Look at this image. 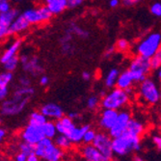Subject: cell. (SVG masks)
<instances>
[{"label": "cell", "instance_id": "cell-50", "mask_svg": "<svg viewBox=\"0 0 161 161\" xmlns=\"http://www.w3.org/2000/svg\"><path fill=\"white\" fill-rule=\"evenodd\" d=\"M26 161H41V159L35 153H33V154H30V155L27 156Z\"/></svg>", "mask_w": 161, "mask_h": 161}, {"label": "cell", "instance_id": "cell-26", "mask_svg": "<svg viewBox=\"0 0 161 161\" xmlns=\"http://www.w3.org/2000/svg\"><path fill=\"white\" fill-rule=\"evenodd\" d=\"M120 75V71L118 69L112 68L108 70L107 75L104 78V85L107 89H113L116 87V82L118 79V76Z\"/></svg>", "mask_w": 161, "mask_h": 161}, {"label": "cell", "instance_id": "cell-34", "mask_svg": "<svg viewBox=\"0 0 161 161\" xmlns=\"http://www.w3.org/2000/svg\"><path fill=\"white\" fill-rule=\"evenodd\" d=\"M97 135V131L93 128H89L86 132L84 133L83 135V139H82V142L84 143V145H89V144H92L95 137Z\"/></svg>", "mask_w": 161, "mask_h": 161}, {"label": "cell", "instance_id": "cell-40", "mask_svg": "<svg viewBox=\"0 0 161 161\" xmlns=\"http://www.w3.org/2000/svg\"><path fill=\"white\" fill-rule=\"evenodd\" d=\"M68 2V9H75L79 6H81L85 0H67Z\"/></svg>", "mask_w": 161, "mask_h": 161}, {"label": "cell", "instance_id": "cell-19", "mask_svg": "<svg viewBox=\"0 0 161 161\" xmlns=\"http://www.w3.org/2000/svg\"><path fill=\"white\" fill-rule=\"evenodd\" d=\"M29 27H30V24L28 23V21L23 18V16L20 13L19 16L11 24L9 28V36L12 37V36L22 34L28 30Z\"/></svg>", "mask_w": 161, "mask_h": 161}, {"label": "cell", "instance_id": "cell-36", "mask_svg": "<svg viewBox=\"0 0 161 161\" xmlns=\"http://www.w3.org/2000/svg\"><path fill=\"white\" fill-rule=\"evenodd\" d=\"M115 48H116V50H119L121 52H125L129 48V42H128L127 40H125L124 38L119 39L118 41L116 42Z\"/></svg>", "mask_w": 161, "mask_h": 161}, {"label": "cell", "instance_id": "cell-44", "mask_svg": "<svg viewBox=\"0 0 161 161\" xmlns=\"http://www.w3.org/2000/svg\"><path fill=\"white\" fill-rule=\"evenodd\" d=\"M39 83H40V85L42 86V87L47 86L48 83H49V78H48V76H47V75H42L40 77V79H39Z\"/></svg>", "mask_w": 161, "mask_h": 161}, {"label": "cell", "instance_id": "cell-43", "mask_svg": "<svg viewBox=\"0 0 161 161\" xmlns=\"http://www.w3.org/2000/svg\"><path fill=\"white\" fill-rule=\"evenodd\" d=\"M142 1L143 0H122V4L125 7H130V6L136 5Z\"/></svg>", "mask_w": 161, "mask_h": 161}, {"label": "cell", "instance_id": "cell-46", "mask_svg": "<svg viewBox=\"0 0 161 161\" xmlns=\"http://www.w3.org/2000/svg\"><path fill=\"white\" fill-rule=\"evenodd\" d=\"M26 159H27V156L20 152L19 153H17V155L14 156V160L16 161H26Z\"/></svg>", "mask_w": 161, "mask_h": 161}, {"label": "cell", "instance_id": "cell-24", "mask_svg": "<svg viewBox=\"0 0 161 161\" xmlns=\"http://www.w3.org/2000/svg\"><path fill=\"white\" fill-rule=\"evenodd\" d=\"M133 83L134 82L129 74V71L125 70L119 75L118 79H117V82H116V88L125 91V90L128 89V88H132Z\"/></svg>", "mask_w": 161, "mask_h": 161}, {"label": "cell", "instance_id": "cell-8", "mask_svg": "<svg viewBox=\"0 0 161 161\" xmlns=\"http://www.w3.org/2000/svg\"><path fill=\"white\" fill-rule=\"evenodd\" d=\"M19 65H21L22 70L25 74L34 77L42 75L43 67L41 63L40 58L37 55L22 53L19 55Z\"/></svg>", "mask_w": 161, "mask_h": 161}, {"label": "cell", "instance_id": "cell-7", "mask_svg": "<svg viewBox=\"0 0 161 161\" xmlns=\"http://www.w3.org/2000/svg\"><path fill=\"white\" fill-rule=\"evenodd\" d=\"M134 83H140L151 74L150 59L140 55H136L130 61L128 69Z\"/></svg>", "mask_w": 161, "mask_h": 161}, {"label": "cell", "instance_id": "cell-3", "mask_svg": "<svg viewBox=\"0 0 161 161\" xmlns=\"http://www.w3.org/2000/svg\"><path fill=\"white\" fill-rule=\"evenodd\" d=\"M34 153L45 161H62L64 151L55 146L52 139L43 138L34 147Z\"/></svg>", "mask_w": 161, "mask_h": 161}, {"label": "cell", "instance_id": "cell-10", "mask_svg": "<svg viewBox=\"0 0 161 161\" xmlns=\"http://www.w3.org/2000/svg\"><path fill=\"white\" fill-rule=\"evenodd\" d=\"M94 147L102 154L108 158L109 160H112L114 155L112 152V139L106 133L105 131H99L97 132V135L92 143Z\"/></svg>", "mask_w": 161, "mask_h": 161}, {"label": "cell", "instance_id": "cell-33", "mask_svg": "<svg viewBox=\"0 0 161 161\" xmlns=\"http://www.w3.org/2000/svg\"><path fill=\"white\" fill-rule=\"evenodd\" d=\"M150 65L152 70H155L161 67V49L150 58Z\"/></svg>", "mask_w": 161, "mask_h": 161}, {"label": "cell", "instance_id": "cell-32", "mask_svg": "<svg viewBox=\"0 0 161 161\" xmlns=\"http://www.w3.org/2000/svg\"><path fill=\"white\" fill-rule=\"evenodd\" d=\"M86 105H87V108L89 109V110L95 111L100 105V98L97 96H96V95L90 96L89 97H88V99H87Z\"/></svg>", "mask_w": 161, "mask_h": 161}, {"label": "cell", "instance_id": "cell-22", "mask_svg": "<svg viewBox=\"0 0 161 161\" xmlns=\"http://www.w3.org/2000/svg\"><path fill=\"white\" fill-rule=\"evenodd\" d=\"M91 128L89 125H83L80 126H76L70 130V132L67 135V137L69 139L71 144H80L83 139V135L86 131Z\"/></svg>", "mask_w": 161, "mask_h": 161}, {"label": "cell", "instance_id": "cell-49", "mask_svg": "<svg viewBox=\"0 0 161 161\" xmlns=\"http://www.w3.org/2000/svg\"><path fill=\"white\" fill-rule=\"evenodd\" d=\"M121 3V0H110L109 1V6L111 8H117Z\"/></svg>", "mask_w": 161, "mask_h": 161}, {"label": "cell", "instance_id": "cell-51", "mask_svg": "<svg viewBox=\"0 0 161 161\" xmlns=\"http://www.w3.org/2000/svg\"><path fill=\"white\" fill-rule=\"evenodd\" d=\"M154 77L157 78L158 81H160V79H161V69L160 68L154 70Z\"/></svg>", "mask_w": 161, "mask_h": 161}, {"label": "cell", "instance_id": "cell-42", "mask_svg": "<svg viewBox=\"0 0 161 161\" xmlns=\"http://www.w3.org/2000/svg\"><path fill=\"white\" fill-rule=\"evenodd\" d=\"M115 52H116L115 47H109L104 51L103 57L105 58V59H110V58L115 54Z\"/></svg>", "mask_w": 161, "mask_h": 161}, {"label": "cell", "instance_id": "cell-29", "mask_svg": "<svg viewBox=\"0 0 161 161\" xmlns=\"http://www.w3.org/2000/svg\"><path fill=\"white\" fill-rule=\"evenodd\" d=\"M53 142H54L55 146H57L58 148L63 151L69 150L72 146L69 139L66 135H63V134H57L55 136V138L53 139Z\"/></svg>", "mask_w": 161, "mask_h": 161}, {"label": "cell", "instance_id": "cell-56", "mask_svg": "<svg viewBox=\"0 0 161 161\" xmlns=\"http://www.w3.org/2000/svg\"><path fill=\"white\" fill-rule=\"evenodd\" d=\"M1 122H2V119H1V117H0V124H1Z\"/></svg>", "mask_w": 161, "mask_h": 161}, {"label": "cell", "instance_id": "cell-28", "mask_svg": "<svg viewBox=\"0 0 161 161\" xmlns=\"http://www.w3.org/2000/svg\"><path fill=\"white\" fill-rule=\"evenodd\" d=\"M47 122V119L40 111H33L29 115L28 124H30V125L42 126Z\"/></svg>", "mask_w": 161, "mask_h": 161}, {"label": "cell", "instance_id": "cell-27", "mask_svg": "<svg viewBox=\"0 0 161 161\" xmlns=\"http://www.w3.org/2000/svg\"><path fill=\"white\" fill-rule=\"evenodd\" d=\"M67 30L69 31V33L71 35H75V36H77L81 39H88L90 37V33L88 30H86L85 28H83L82 26L78 25L77 23L75 22H71Z\"/></svg>", "mask_w": 161, "mask_h": 161}, {"label": "cell", "instance_id": "cell-2", "mask_svg": "<svg viewBox=\"0 0 161 161\" xmlns=\"http://www.w3.org/2000/svg\"><path fill=\"white\" fill-rule=\"evenodd\" d=\"M141 150V137L125 132L117 138L112 139V152L116 156H126L131 153Z\"/></svg>", "mask_w": 161, "mask_h": 161}, {"label": "cell", "instance_id": "cell-25", "mask_svg": "<svg viewBox=\"0 0 161 161\" xmlns=\"http://www.w3.org/2000/svg\"><path fill=\"white\" fill-rule=\"evenodd\" d=\"M52 16H56L63 13L66 9H68L67 0H52V1L46 4Z\"/></svg>", "mask_w": 161, "mask_h": 161}, {"label": "cell", "instance_id": "cell-5", "mask_svg": "<svg viewBox=\"0 0 161 161\" xmlns=\"http://www.w3.org/2000/svg\"><path fill=\"white\" fill-rule=\"evenodd\" d=\"M161 49V34L160 32H151L139 41L135 50L137 55L150 58Z\"/></svg>", "mask_w": 161, "mask_h": 161}, {"label": "cell", "instance_id": "cell-35", "mask_svg": "<svg viewBox=\"0 0 161 161\" xmlns=\"http://www.w3.org/2000/svg\"><path fill=\"white\" fill-rule=\"evenodd\" d=\"M34 147H35V146H32V145L28 144V143H25V142H21L19 145V152L24 153L26 156L34 153Z\"/></svg>", "mask_w": 161, "mask_h": 161}, {"label": "cell", "instance_id": "cell-9", "mask_svg": "<svg viewBox=\"0 0 161 161\" xmlns=\"http://www.w3.org/2000/svg\"><path fill=\"white\" fill-rule=\"evenodd\" d=\"M21 14L30 25L47 23L50 21L53 17L47 5L40 6L39 8H28L23 11Z\"/></svg>", "mask_w": 161, "mask_h": 161}, {"label": "cell", "instance_id": "cell-54", "mask_svg": "<svg viewBox=\"0 0 161 161\" xmlns=\"http://www.w3.org/2000/svg\"><path fill=\"white\" fill-rule=\"evenodd\" d=\"M43 1L46 2V4H47L48 2H50V1H52V0H43Z\"/></svg>", "mask_w": 161, "mask_h": 161}, {"label": "cell", "instance_id": "cell-41", "mask_svg": "<svg viewBox=\"0 0 161 161\" xmlns=\"http://www.w3.org/2000/svg\"><path fill=\"white\" fill-rule=\"evenodd\" d=\"M152 140H153V145L157 148V150L160 151V149H161V136H160V134L156 133V132L153 133L152 136Z\"/></svg>", "mask_w": 161, "mask_h": 161}, {"label": "cell", "instance_id": "cell-48", "mask_svg": "<svg viewBox=\"0 0 161 161\" xmlns=\"http://www.w3.org/2000/svg\"><path fill=\"white\" fill-rule=\"evenodd\" d=\"M6 135H7V131L4 127H0V144H1L4 139L6 138Z\"/></svg>", "mask_w": 161, "mask_h": 161}, {"label": "cell", "instance_id": "cell-17", "mask_svg": "<svg viewBox=\"0 0 161 161\" xmlns=\"http://www.w3.org/2000/svg\"><path fill=\"white\" fill-rule=\"evenodd\" d=\"M80 154L82 155L83 159L89 161H111L105 156L102 155L92 144L83 145L80 148Z\"/></svg>", "mask_w": 161, "mask_h": 161}, {"label": "cell", "instance_id": "cell-45", "mask_svg": "<svg viewBox=\"0 0 161 161\" xmlns=\"http://www.w3.org/2000/svg\"><path fill=\"white\" fill-rule=\"evenodd\" d=\"M68 117L70 119V120H72V121H75V120H78L79 119V117H80V114L78 113V112H75V111H72V112H69V115H68Z\"/></svg>", "mask_w": 161, "mask_h": 161}, {"label": "cell", "instance_id": "cell-37", "mask_svg": "<svg viewBox=\"0 0 161 161\" xmlns=\"http://www.w3.org/2000/svg\"><path fill=\"white\" fill-rule=\"evenodd\" d=\"M150 12L153 17L160 18L161 17V3H160V1L153 2L150 7Z\"/></svg>", "mask_w": 161, "mask_h": 161}, {"label": "cell", "instance_id": "cell-12", "mask_svg": "<svg viewBox=\"0 0 161 161\" xmlns=\"http://www.w3.org/2000/svg\"><path fill=\"white\" fill-rule=\"evenodd\" d=\"M20 14L18 8H12L6 13L0 14V42L7 39L9 36V28L13 21Z\"/></svg>", "mask_w": 161, "mask_h": 161}, {"label": "cell", "instance_id": "cell-47", "mask_svg": "<svg viewBox=\"0 0 161 161\" xmlns=\"http://www.w3.org/2000/svg\"><path fill=\"white\" fill-rule=\"evenodd\" d=\"M81 76H82V79H83V80H85V81H89V80L92 78L91 72H90V71H87V70H85V71H83V72H82Z\"/></svg>", "mask_w": 161, "mask_h": 161}, {"label": "cell", "instance_id": "cell-21", "mask_svg": "<svg viewBox=\"0 0 161 161\" xmlns=\"http://www.w3.org/2000/svg\"><path fill=\"white\" fill-rule=\"evenodd\" d=\"M145 130H146V125L141 120L136 118H131L125 131L131 135L141 137L144 134Z\"/></svg>", "mask_w": 161, "mask_h": 161}, {"label": "cell", "instance_id": "cell-15", "mask_svg": "<svg viewBox=\"0 0 161 161\" xmlns=\"http://www.w3.org/2000/svg\"><path fill=\"white\" fill-rule=\"evenodd\" d=\"M118 112L111 109H103L100 113L98 119V126L101 130L108 131L116 123L118 118Z\"/></svg>", "mask_w": 161, "mask_h": 161}, {"label": "cell", "instance_id": "cell-23", "mask_svg": "<svg viewBox=\"0 0 161 161\" xmlns=\"http://www.w3.org/2000/svg\"><path fill=\"white\" fill-rule=\"evenodd\" d=\"M72 35L69 33V30H66L63 37L60 40L61 45V51L64 55H70L75 51V46L72 45Z\"/></svg>", "mask_w": 161, "mask_h": 161}, {"label": "cell", "instance_id": "cell-52", "mask_svg": "<svg viewBox=\"0 0 161 161\" xmlns=\"http://www.w3.org/2000/svg\"><path fill=\"white\" fill-rule=\"evenodd\" d=\"M133 161H145V160H144V158L142 156L136 154V155L133 156Z\"/></svg>", "mask_w": 161, "mask_h": 161}, {"label": "cell", "instance_id": "cell-11", "mask_svg": "<svg viewBox=\"0 0 161 161\" xmlns=\"http://www.w3.org/2000/svg\"><path fill=\"white\" fill-rule=\"evenodd\" d=\"M132 118V114L127 109H122L118 112V118L114 125L108 130V135L111 139L117 138L121 136L125 130L127 124L129 123L130 119Z\"/></svg>", "mask_w": 161, "mask_h": 161}, {"label": "cell", "instance_id": "cell-6", "mask_svg": "<svg viewBox=\"0 0 161 161\" xmlns=\"http://www.w3.org/2000/svg\"><path fill=\"white\" fill-rule=\"evenodd\" d=\"M138 94L147 104L155 105L160 101L161 93L158 83L152 77L145 78L138 86Z\"/></svg>", "mask_w": 161, "mask_h": 161}, {"label": "cell", "instance_id": "cell-30", "mask_svg": "<svg viewBox=\"0 0 161 161\" xmlns=\"http://www.w3.org/2000/svg\"><path fill=\"white\" fill-rule=\"evenodd\" d=\"M42 128L43 135H45L46 138H49V139L53 140L55 138V136L58 134L57 130H56V126H55L54 121L47 120V122L42 126Z\"/></svg>", "mask_w": 161, "mask_h": 161}, {"label": "cell", "instance_id": "cell-53", "mask_svg": "<svg viewBox=\"0 0 161 161\" xmlns=\"http://www.w3.org/2000/svg\"><path fill=\"white\" fill-rule=\"evenodd\" d=\"M10 2H22V1H24V0H9Z\"/></svg>", "mask_w": 161, "mask_h": 161}, {"label": "cell", "instance_id": "cell-39", "mask_svg": "<svg viewBox=\"0 0 161 161\" xmlns=\"http://www.w3.org/2000/svg\"><path fill=\"white\" fill-rule=\"evenodd\" d=\"M19 84L20 87H30L32 82H31V78L27 76V75H21L19 78Z\"/></svg>", "mask_w": 161, "mask_h": 161}, {"label": "cell", "instance_id": "cell-13", "mask_svg": "<svg viewBox=\"0 0 161 161\" xmlns=\"http://www.w3.org/2000/svg\"><path fill=\"white\" fill-rule=\"evenodd\" d=\"M20 138L22 142L28 143L32 146L37 145L42 139L45 138L42 126L28 124L20 132Z\"/></svg>", "mask_w": 161, "mask_h": 161}, {"label": "cell", "instance_id": "cell-31", "mask_svg": "<svg viewBox=\"0 0 161 161\" xmlns=\"http://www.w3.org/2000/svg\"><path fill=\"white\" fill-rule=\"evenodd\" d=\"M4 70L6 71H10V72H14L18 69V67L19 66V55L14 56L13 58H11L10 60H8L6 63H4L3 65Z\"/></svg>", "mask_w": 161, "mask_h": 161}, {"label": "cell", "instance_id": "cell-1", "mask_svg": "<svg viewBox=\"0 0 161 161\" xmlns=\"http://www.w3.org/2000/svg\"><path fill=\"white\" fill-rule=\"evenodd\" d=\"M35 95V88L30 87H20L14 89L10 97H7L5 100L1 102L0 106V113L3 116L10 117L20 114L30 99Z\"/></svg>", "mask_w": 161, "mask_h": 161}, {"label": "cell", "instance_id": "cell-14", "mask_svg": "<svg viewBox=\"0 0 161 161\" xmlns=\"http://www.w3.org/2000/svg\"><path fill=\"white\" fill-rule=\"evenodd\" d=\"M47 120L50 121H57L61 119L64 116V110L63 108L57 103L54 102H47V103L41 106L39 110Z\"/></svg>", "mask_w": 161, "mask_h": 161}, {"label": "cell", "instance_id": "cell-16", "mask_svg": "<svg viewBox=\"0 0 161 161\" xmlns=\"http://www.w3.org/2000/svg\"><path fill=\"white\" fill-rule=\"evenodd\" d=\"M22 42H23L22 39H19V38L13 41L6 47V49L0 54V64L3 65L8 60H10L11 58H13L14 56H18L20 51V48L22 47Z\"/></svg>", "mask_w": 161, "mask_h": 161}, {"label": "cell", "instance_id": "cell-55", "mask_svg": "<svg viewBox=\"0 0 161 161\" xmlns=\"http://www.w3.org/2000/svg\"><path fill=\"white\" fill-rule=\"evenodd\" d=\"M78 161H89V160H86V159H83V158H82V159H80V160H78Z\"/></svg>", "mask_w": 161, "mask_h": 161}, {"label": "cell", "instance_id": "cell-4", "mask_svg": "<svg viewBox=\"0 0 161 161\" xmlns=\"http://www.w3.org/2000/svg\"><path fill=\"white\" fill-rule=\"evenodd\" d=\"M129 100L130 97L125 93V91L115 87L102 97L100 99V106L103 109L120 111L125 108Z\"/></svg>", "mask_w": 161, "mask_h": 161}, {"label": "cell", "instance_id": "cell-20", "mask_svg": "<svg viewBox=\"0 0 161 161\" xmlns=\"http://www.w3.org/2000/svg\"><path fill=\"white\" fill-rule=\"evenodd\" d=\"M54 123H55L57 133L58 134H63V135H66V136L70 132V130L72 128L75 127V122L72 120H70L68 116H63L61 119L55 121Z\"/></svg>", "mask_w": 161, "mask_h": 161}, {"label": "cell", "instance_id": "cell-18", "mask_svg": "<svg viewBox=\"0 0 161 161\" xmlns=\"http://www.w3.org/2000/svg\"><path fill=\"white\" fill-rule=\"evenodd\" d=\"M14 79V74L10 71H2L0 72V101L5 100L9 97L10 91H9V85L12 83Z\"/></svg>", "mask_w": 161, "mask_h": 161}, {"label": "cell", "instance_id": "cell-38", "mask_svg": "<svg viewBox=\"0 0 161 161\" xmlns=\"http://www.w3.org/2000/svg\"><path fill=\"white\" fill-rule=\"evenodd\" d=\"M12 8V2H10L9 0H0V14L6 13L10 11Z\"/></svg>", "mask_w": 161, "mask_h": 161}]
</instances>
